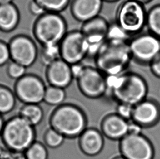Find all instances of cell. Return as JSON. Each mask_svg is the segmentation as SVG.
I'll list each match as a JSON object with an SVG mask.
<instances>
[{
	"label": "cell",
	"mask_w": 160,
	"mask_h": 159,
	"mask_svg": "<svg viewBox=\"0 0 160 159\" xmlns=\"http://www.w3.org/2000/svg\"><path fill=\"white\" fill-rule=\"evenodd\" d=\"M46 87L43 81L33 74L18 80L14 88L16 97L25 104H39L44 101Z\"/></svg>",
	"instance_id": "9"
},
{
	"label": "cell",
	"mask_w": 160,
	"mask_h": 159,
	"mask_svg": "<svg viewBox=\"0 0 160 159\" xmlns=\"http://www.w3.org/2000/svg\"><path fill=\"white\" fill-rule=\"evenodd\" d=\"M132 58L143 64H150L160 53V39L150 33L138 35L129 41Z\"/></svg>",
	"instance_id": "10"
},
{
	"label": "cell",
	"mask_w": 160,
	"mask_h": 159,
	"mask_svg": "<svg viewBox=\"0 0 160 159\" xmlns=\"http://www.w3.org/2000/svg\"><path fill=\"white\" fill-rule=\"evenodd\" d=\"M129 122L118 114L107 116L101 123V132L112 140H120L128 133Z\"/></svg>",
	"instance_id": "16"
},
{
	"label": "cell",
	"mask_w": 160,
	"mask_h": 159,
	"mask_svg": "<svg viewBox=\"0 0 160 159\" xmlns=\"http://www.w3.org/2000/svg\"><path fill=\"white\" fill-rule=\"evenodd\" d=\"M67 23L58 13L46 12L36 20L33 33L42 47L58 46L67 34Z\"/></svg>",
	"instance_id": "4"
},
{
	"label": "cell",
	"mask_w": 160,
	"mask_h": 159,
	"mask_svg": "<svg viewBox=\"0 0 160 159\" xmlns=\"http://www.w3.org/2000/svg\"><path fill=\"white\" fill-rule=\"evenodd\" d=\"M46 78L50 86L65 89L74 79L71 65L62 58H58L47 67Z\"/></svg>",
	"instance_id": "14"
},
{
	"label": "cell",
	"mask_w": 160,
	"mask_h": 159,
	"mask_svg": "<svg viewBox=\"0 0 160 159\" xmlns=\"http://www.w3.org/2000/svg\"><path fill=\"white\" fill-rule=\"evenodd\" d=\"M20 20L19 11L13 3L0 5V29L11 31L17 26Z\"/></svg>",
	"instance_id": "19"
},
{
	"label": "cell",
	"mask_w": 160,
	"mask_h": 159,
	"mask_svg": "<svg viewBox=\"0 0 160 159\" xmlns=\"http://www.w3.org/2000/svg\"><path fill=\"white\" fill-rule=\"evenodd\" d=\"M40 57L42 63L48 67L54 61L60 58L59 45L49 47H42Z\"/></svg>",
	"instance_id": "27"
},
{
	"label": "cell",
	"mask_w": 160,
	"mask_h": 159,
	"mask_svg": "<svg viewBox=\"0 0 160 159\" xmlns=\"http://www.w3.org/2000/svg\"><path fill=\"white\" fill-rule=\"evenodd\" d=\"M15 93L6 87L0 85V114H6L15 108Z\"/></svg>",
	"instance_id": "21"
},
{
	"label": "cell",
	"mask_w": 160,
	"mask_h": 159,
	"mask_svg": "<svg viewBox=\"0 0 160 159\" xmlns=\"http://www.w3.org/2000/svg\"><path fill=\"white\" fill-rule=\"evenodd\" d=\"M103 0H72L71 12L75 19L83 23L100 16Z\"/></svg>",
	"instance_id": "15"
},
{
	"label": "cell",
	"mask_w": 160,
	"mask_h": 159,
	"mask_svg": "<svg viewBox=\"0 0 160 159\" xmlns=\"http://www.w3.org/2000/svg\"><path fill=\"white\" fill-rule=\"evenodd\" d=\"M66 95L65 89L50 85L46 88L44 101L50 105L60 106L65 101Z\"/></svg>",
	"instance_id": "22"
},
{
	"label": "cell",
	"mask_w": 160,
	"mask_h": 159,
	"mask_svg": "<svg viewBox=\"0 0 160 159\" xmlns=\"http://www.w3.org/2000/svg\"><path fill=\"white\" fill-rule=\"evenodd\" d=\"M11 58L9 45L0 41V66L4 65Z\"/></svg>",
	"instance_id": "30"
},
{
	"label": "cell",
	"mask_w": 160,
	"mask_h": 159,
	"mask_svg": "<svg viewBox=\"0 0 160 159\" xmlns=\"http://www.w3.org/2000/svg\"><path fill=\"white\" fill-rule=\"evenodd\" d=\"M103 1H108V2H114V1H117V0H103Z\"/></svg>",
	"instance_id": "38"
},
{
	"label": "cell",
	"mask_w": 160,
	"mask_h": 159,
	"mask_svg": "<svg viewBox=\"0 0 160 159\" xmlns=\"http://www.w3.org/2000/svg\"><path fill=\"white\" fill-rule=\"evenodd\" d=\"M150 67L152 73L160 78V53L150 63Z\"/></svg>",
	"instance_id": "32"
},
{
	"label": "cell",
	"mask_w": 160,
	"mask_h": 159,
	"mask_svg": "<svg viewBox=\"0 0 160 159\" xmlns=\"http://www.w3.org/2000/svg\"><path fill=\"white\" fill-rule=\"evenodd\" d=\"M79 138L80 150L86 155L90 157L96 156L103 149V135L97 129L87 128Z\"/></svg>",
	"instance_id": "17"
},
{
	"label": "cell",
	"mask_w": 160,
	"mask_h": 159,
	"mask_svg": "<svg viewBox=\"0 0 160 159\" xmlns=\"http://www.w3.org/2000/svg\"><path fill=\"white\" fill-rule=\"evenodd\" d=\"M147 26L151 34L160 39V4L153 7L147 13Z\"/></svg>",
	"instance_id": "23"
},
{
	"label": "cell",
	"mask_w": 160,
	"mask_h": 159,
	"mask_svg": "<svg viewBox=\"0 0 160 159\" xmlns=\"http://www.w3.org/2000/svg\"><path fill=\"white\" fill-rule=\"evenodd\" d=\"M60 58L71 65L80 64L90 52V46L80 30L67 33L59 44Z\"/></svg>",
	"instance_id": "7"
},
{
	"label": "cell",
	"mask_w": 160,
	"mask_h": 159,
	"mask_svg": "<svg viewBox=\"0 0 160 159\" xmlns=\"http://www.w3.org/2000/svg\"><path fill=\"white\" fill-rule=\"evenodd\" d=\"M147 13L144 4L134 0H124L117 9L116 22L129 36L138 34L147 25Z\"/></svg>",
	"instance_id": "6"
},
{
	"label": "cell",
	"mask_w": 160,
	"mask_h": 159,
	"mask_svg": "<svg viewBox=\"0 0 160 159\" xmlns=\"http://www.w3.org/2000/svg\"><path fill=\"white\" fill-rule=\"evenodd\" d=\"M120 150L126 159H152L154 157L152 144L141 134H128L120 140Z\"/></svg>",
	"instance_id": "11"
},
{
	"label": "cell",
	"mask_w": 160,
	"mask_h": 159,
	"mask_svg": "<svg viewBox=\"0 0 160 159\" xmlns=\"http://www.w3.org/2000/svg\"><path fill=\"white\" fill-rule=\"evenodd\" d=\"M77 80L80 92L90 99L100 98L108 90L106 77L96 67L84 65Z\"/></svg>",
	"instance_id": "8"
},
{
	"label": "cell",
	"mask_w": 160,
	"mask_h": 159,
	"mask_svg": "<svg viewBox=\"0 0 160 159\" xmlns=\"http://www.w3.org/2000/svg\"><path fill=\"white\" fill-rule=\"evenodd\" d=\"M19 116L35 127L43 120V110L39 104H25L20 109Z\"/></svg>",
	"instance_id": "20"
},
{
	"label": "cell",
	"mask_w": 160,
	"mask_h": 159,
	"mask_svg": "<svg viewBox=\"0 0 160 159\" xmlns=\"http://www.w3.org/2000/svg\"><path fill=\"white\" fill-rule=\"evenodd\" d=\"M160 116L158 107L154 102L143 100L134 106L132 120L140 126H150L154 124Z\"/></svg>",
	"instance_id": "18"
},
{
	"label": "cell",
	"mask_w": 160,
	"mask_h": 159,
	"mask_svg": "<svg viewBox=\"0 0 160 159\" xmlns=\"http://www.w3.org/2000/svg\"><path fill=\"white\" fill-rule=\"evenodd\" d=\"M133 108L134 106L126 104H119L117 106L116 114L128 121V120L132 118Z\"/></svg>",
	"instance_id": "29"
},
{
	"label": "cell",
	"mask_w": 160,
	"mask_h": 159,
	"mask_svg": "<svg viewBox=\"0 0 160 159\" xmlns=\"http://www.w3.org/2000/svg\"><path fill=\"white\" fill-rule=\"evenodd\" d=\"M26 159H48L47 149L41 142L35 141L25 152Z\"/></svg>",
	"instance_id": "25"
},
{
	"label": "cell",
	"mask_w": 160,
	"mask_h": 159,
	"mask_svg": "<svg viewBox=\"0 0 160 159\" xmlns=\"http://www.w3.org/2000/svg\"><path fill=\"white\" fill-rule=\"evenodd\" d=\"M1 135L7 146L17 152H25L36 141L35 127L19 116L4 124Z\"/></svg>",
	"instance_id": "5"
},
{
	"label": "cell",
	"mask_w": 160,
	"mask_h": 159,
	"mask_svg": "<svg viewBox=\"0 0 160 159\" xmlns=\"http://www.w3.org/2000/svg\"><path fill=\"white\" fill-rule=\"evenodd\" d=\"M50 127L65 138L79 137L87 129L86 115L82 109L70 104H63L52 112Z\"/></svg>",
	"instance_id": "3"
},
{
	"label": "cell",
	"mask_w": 160,
	"mask_h": 159,
	"mask_svg": "<svg viewBox=\"0 0 160 159\" xmlns=\"http://www.w3.org/2000/svg\"><path fill=\"white\" fill-rule=\"evenodd\" d=\"M128 37L117 24H110L107 38L95 54L96 68L106 77L122 74L128 68L132 59Z\"/></svg>",
	"instance_id": "1"
},
{
	"label": "cell",
	"mask_w": 160,
	"mask_h": 159,
	"mask_svg": "<svg viewBox=\"0 0 160 159\" xmlns=\"http://www.w3.org/2000/svg\"><path fill=\"white\" fill-rule=\"evenodd\" d=\"M26 68L17 63H11L8 68L9 76L13 79L19 80L26 75Z\"/></svg>",
	"instance_id": "28"
},
{
	"label": "cell",
	"mask_w": 160,
	"mask_h": 159,
	"mask_svg": "<svg viewBox=\"0 0 160 159\" xmlns=\"http://www.w3.org/2000/svg\"><path fill=\"white\" fill-rule=\"evenodd\" d=\"M42 7L46 12L58 13L64 10L70 0H33Z\"/></svg>",
	"instance_id": "24"
},
{
	"label": "cell",
	"mask_w": 160,
	"mask_h": 159,
	"mask_svg": "<svg viewBox=\"0 0 160 159\" xmlns=\"http://www.w3.org/2000/svg\"><path fill=\"white\" fill-rule=\"evenodd\" d=\"M13 0H0V5L11 3Z\"/></svg>",
	"instance_id": "35"
},
{
	"label": "cell",
	"mask_w": 160,
	"mask_h": 159,
	"mask_svg": "<svg viewBox=\"0 0 160 159\" xmlns=\"http://www.w3.org/2000/svg\"><path fill=\"white\" fill-rule=\"evenodd\" d=\"M108 89L118 103L136 105L144 98L147 93V87L143 78L132 73L119 75L106 76Z\"/></svg>",
	"instance_id": "2"
},
{
	"label": "cell",
	"mask_w": 160,
	"mask_h": 159,
	"mask_svg": "<svg viewBox=\"0 0 160 159\" xmlns=\"http://www.w3.org/2000/svg\"><path fill=\"white\" fill-rule=\"evenodd\" d=\"M29 10L33 15L41 16L46 13V12L42 7L38 3L32 0L29 4Z\"/></svg>",
	"instance_id": "31"
},
{
	"label": "cell",
	"mask_w": 160,
	"mask_h": 159,
	"mask_svg": "<svg viewBox=\"0 0 160 159\" xmlns=\"http://www.w3.org/2000/svg\"><path fill=\"white\" fill-rule=\"evenodd\" d=\"M4 123L3 120L2 119V117L0 114V134L2 133V130L4 127Z\"/></svg>",
	"instance_id": "34"
},
{
	"label": "cell",
	"mask_w": 160,
	"mask_h": 159,
	"mask_svg": "<svg viewBox=\"0 0 160 159\" xmlns=\"http://www.w3.org/2000/svg\"><path fill=\"white\" fill-rule=\"evenodd\" d=\"M110 24L106 19L98 16L84 22L80 31L84 35L90 46V51L95 49L107 38L110 30Z\"/></svg>",
	"instance_id": "13"
},
{
	"label": "cell",
	"mask_w": 160,
	"mask_h": 159,
	"mask_svg": "<svg viewBox=\"0 0 160 159\" xmlns=\"http://www.w3.org/2000/svg\"><path fill=\"white\" fill-rule=\"evenodd\" d=\"M114 159H126L125 158H124V157H122V156L121 157H117L116 158H114Z\"/></svg>",
	"instance_id": "37"
},
{
	"label": "cell",
	"mask_w": 160,
	"mask_h": 159,
	"mask_svg": "<svg viewBox=\"0 0 160 159\" xmlns=\"http://www.w3.org/2000/svg\"><path fill=\"white\" fill-rule=\"evenodd\" d=\"M65 137L55 130L50 128L44 134V142L50 148H57L63 144Z\"/></svg>",
	"instance_id": "26"
},
{
	"label": "cell",
	"mask_w": 160,
	"mask_h": 159,
	"mask_svg": "<svg viewBox=\"0 0 160 159\" xmlns=\"http://www.w3.org/2000/svg\"><path fill=\"white\" fill-rule=\"evenodd\" d=\"M11 58L13 62L25 68L32 65L38 55L36 44L30 37L20 35L14 38L9 45Z\"/></svg>",
	"instance_id": "12"
},
{
	"label": "cell",
	"mask_w": 160,
	"mask_h": 159,
	"mask_svg": "<svg viewBox=\"0 0 160 159\" xmlns=\"http://www.w3.org/2000/svg\"><path fill=\"white\" fill-rule=\"evenodd\" d=\"M134 1H136L137 2H139V3H141L144 4V3L150 2L151 0H134Z\"/></svg>",
	"instance_id": "36"
},
{
	"label": "cell",
	"mask_w": 160,
	"mask_h": 159,
	"mask_svg": "<svg viewBox=\"0 0 160 159\" xmlns=\"http://www.w3.org/2000/svg\"><path fill=\"white\" fill-rule=\"evenodd\" d=\"M141 126L133 121L129 122L128 124V134H141Z\"/></svg>",
	"instance_id": "33"
}]
</instances>
